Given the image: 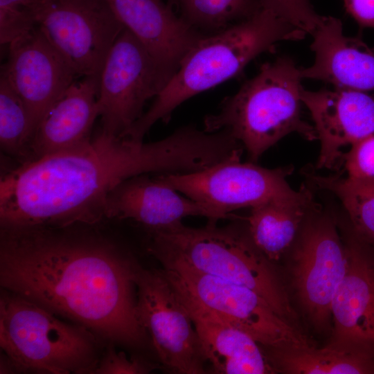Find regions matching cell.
I'll list each match as a JSON object with an SVG mask.
<instances>
[{
    "label": "cell",
    "mask_w": 374,
    "mask_h": 374,
    "mask_svg": "<svg viewBox=\"0 0 374 374\" xmlns=\"http://www.w3.org/2000/svg\"><path fill=\"white\" fill-rule=\"evenodd\" d=\"M87 225L1 226V286L108 344L140 345L136 263Z\"/></svg>",
    "instance_id": "6da1fadb"
},
{
    "label": "cell",
    "mask_w": 374,
    "mask_h": 374,
    "mask_svg": "<svg viewBox=\"0 0 374 374\" xmlns=\"http://www.w3.org/2000/svg\"><path fill=\"white\" fill-rule=\"evenodd\" d=\"M213 160L211 139L193 126L151 143L101 130L2 177L1 226L94 224L106 217L107 197L125 180L142 174L199 171Z\"/></svg>",
    "instance_id": "7a4b0ae2"
},
{
    "label": "cell",
    "mask_w": 374,
    "mask_h": 374,
    "mask_svg": "<svg viewBox=\"0 0 374 374\" xmlns=\"http://www.w3.org/2000/svg\"><path fill=\"white\" fill-rule=\"evenodd\" d=\"M306 34L262 6L249 19L202 37L124 136L143 141L153 125L159 121L168 122L173 111L184 101L237 75L255 57L271 51L277 43L301 40Z\"/></svg>",
    "instance_id": "3957f363"
},
{
    "label": "cell",
    "mask_w": 374,
    "mask_h": 374,
    "mask_svg": "<svg viewBox=\"0 0 374 374\" xmlns=\"http://www.w3.org/2000/svg\"><path fill=\"white\" fill-rule=\"evenodd\" d=\"M302 79L301 68L290 57L264 63L253 78L222 101L217 113L204 118V130L227 131L253 163L291 133L317 140L314 126L302 118Z\"/></svg>",
    "instance_id": "277c9868"
},
{
    "label": "cell",
    "mask_w": 374,
    "mask_h": 374,
    "mask_svg": "<svg viewBox=\"0 0 374 374\" xmlns=\"http://www.w3.org/2000/svg\"><path fill=\"white\" fill-rule=\"evenodd\" d=\"M148 249L159 261L172 260L235 284L261 296L285 320L294 318L286 292L269 260L255 246L247 230L236 225L202 228L182 222L150 230Z\"/></svg>",
    "instance_id": "5b68a950"
},
{
    "label": "cell",
    "mask_w": 374,
    "mask_h": 374,
    "mask_svg": "<svg viewBox=\"0 0 374 374\" xmlns=\"http://www.w3.org/2000/svg\"><path fill=\"white\" fill-rule=\"evenodd\" d=\"M100 339L87 328L62 320L38 304L2 290L1 373H94Z\"/></svg>",
    "instance_id": "8992f818"
},
{
    "label": "cell",
    "mask_w": 374,
    "mask_h": 374,
    "mask_svg": "<svg viewBox=\"0 0 374 374\" xmlns=\"http://www.w3.org/2000/svg\"><path fill=\"white\" fill-rule=\"evenodd\" d=\"M292 166L274 169L240 158L226 160L202 170L161 173L158 177L180 193L216 213L220 219L238 218L232 211L270 202H292L312 195L307 186L291 188L287 177Z\"/></svg>",
    "instance_id": "52a82bcc"
},
{
    "label": "cell",
    "mask_w": 374,
    "mask_h": 374,
    "mask_svg": "<svg viewBox=\"0 0 374 374\" xmlns=\"http://www.w3.org/2000/svg\"><path fill=\"white\" fill-rule=\"evenodd\" d=\"M172 286L269 348L310 346L255 291L172 260L160 261Z\"/></svg>",
    "instance_id": "ba28073f"
},
{
    "label": "cell",
    "mask_w": 374,
    "mask_h": 374,
    "mask_svg": "<svg viewBox=\"0 0 374 374\" xmlns=\"http://www.w3.org/2000/svg\"><path fill=\"white\" fill-rule=\"evenodd\" d=\"M173 75L125 27L100 75L98 105L101 130L123 137L145 112L148 100L155 98Z\"/></svg>",
    "instance_id": "9c48e42d"
},
{
    "label": "cell",
    "mask_w": 374,
    "mask_h": 374,
    "mask_svg": "<svg viewBox=\"0 0 374 374\" xmlns=\"http://www.w3.org/2000/svg\"><path fill=\"white\" fill-rule=\"evenodd\" d=\"M136 311L161 362L184 374L205 373L206 361L188 312L164 272L136 264Z\"/></svg>",
    "instance_id": "30bf717a"
},
{
    "label": "cell",
    "mask_w": 374,
    "mask_h": 374,
    "mask_svg": "<svg viewBox=\"0 0 374 374\" xmlns=\"http://www.w3.org/2000/svg\"><path fill=\"white\" fill-rule=\"evenodd\" d=\"M38 27L77 76L100 75L125 28L107 0H51Z\"/></svg>",
    "instance_id": "8fae6325"
},
{
    "label": "cell",
    "mask_w": 374,
    "mask_h": 374,
    "mask_svg": "<svg viewBox=\"0 0 374 374\" xmlns=\"http://www.w3.org/2000/svg\"><path fill=\"white\" fill-rule=\"evenodd\" d=\"M294 285L310 320L327 326L331 303L348 266L346 244L333 218L319 205L305 220L294 252Z\"/></svg>",
    "instance_id": "7c38bea8"
},
{
    "label": "cell",
    "mask_w": 374,
    "mask_h": 374,
    "mask_svg": "<svg viewBox=\"0 0 374 374\" xmlns=\"http://www.w3.org/2000/svg\"><path fill=\"white\" fill-rule=\"evenodd\" d=\"M1 76L26 106L31 140L46 113L77 77L38 26L9 44Z\"/></svg>",
    "instance_id": "4fadbf2b"
},
{
    "label": "cell",
    "mask_w": 374,
    "mask_h": 374,
    "mask_svg": "<svg viewBox=\"0 0 374 374\" xmlns=\"http://www.w3.org/2000/svg\"><path fill=\"white\" fill-rule=\"evenodd\" d=\"M301 98L320 141L316 169L337 168L343 159V148L374 133V96L366 91L303 87Z\"/></svg>",
    "instance_id": "5bb4252c"
},
{
    "label": "cell",
    "mask_w": 374,
    "mask_h": 374,
    "mask_svg": "<svg viewBox=\"0 0 374 374\" xmlns=\"http://www.w3.org/2000/svg\"><path fill=\"white\" fill-rule=\"evenodd\" d=\"M346 246L348 266L331 303L327 347L374 356V267L359 240L350 238Z\"/></svg>",
    "instance_id": "9a60e30c"
},
{
    "label": "cell",
    "mask_w": 374,
    "mask_h": 374,
    "mask_svg": "<svg viewBox=\"0 0 374 374\" xmlns=\"http://www.w3.org/2000/svg\"><path fill=\"white\" fill-rule=\"evenodd\" d=\"M107 218L131 219L150 230L165 229L188 216H202L210 222L220 220L211 209L163 182L158 176L139 175L118 185L109 195Z\"/></svg>",
    "instance_id": "2e32d148"
},
{
    "label": "cell",
    "mask_w": 374,
    "mask_h": 374,
    "mask_svg": "<svg viewBox=\"0 0 374 374\" xmlns=\"http://www.w3.org/2000/svg\"><path fill=\"white\" fill-rule=\"evenodd\" d=\"M314 54L311 66L301 68V78L336 88L374 90V50L359 37L344 34L341 21L328 16L312 35Z\"/></svg>",
    "instance_id": "e0dca14e"
},
{
    "label": "cell",
    "mask_w": 374,
    "mask_h": 374,
    "mask_svg": "<svg viewBox=\"0 0 374 374\" xmlns=\"http://www.w3.org/2000/svg\"><path fill=\"white\" fill-rule=\"evenodd\" d=\"M123 26L156 61L173 73L186 54L204 37L162 0H107Z\"/></svg>",
    "instance_id": "ac0fdd59"
},
{
    "label": "cell",
    "mask_w": 374,
    "mask_h": 374,
    "mask_svg": "<svg viewBox=\"0 0 374 374\" xmlns=\"http://www.w3.org/2000/svg\"><path fill=\"white\" fill-rule=\"evenodd\" d=\"M99 82L100 75L85 76L75 81L51 106L30 141L29 161L90 138L93 123L99 116Z\"/></svg>",
    "instance_id": "d6986e66"
},
{
    "label": "cell",
    "mask_w": 374,
    "mask_h": 374,
    "mask_svg": "<svg viewBox=\"0 0 374 374\" xmlns=\"http://www.w3.org/2000/svg\"><path fill=\"white\" fill-rule=\"evenodd\" d=\"M175 290L192 319L204 357L211 364L215 373H273L272 366L254 339L219 318L186 294Z\"/></svg>",
    "instance_id": "ffe728a7"
},
{
    "label": "cell",
    "mask_w": 374,
    "mask_h": 374,
    "mask_svg": "<svg viewBox=\"0 0 374 374\" xmlns=\"http://www.w3.org/2000/svg\"><path fill=\"white\" fill-rule=\"evenodd\" d=\"M319 204L313 195L292 202H270L250 208L247 232L270 261L278 260L292 246L311 212Z\"/></svg>",
    "instance_id": "44dd1931"
},
{
    "label": "cell",
    "mask_w": 374,
    "mask_h": 374,
    "mask_svg": "<svg viewBox=\"0 0 374 374\" xmlns=\"http://www.w3.org/2000/svg\"><path fill=\"white\" fill-rule=\"evenodd\" d=\"M271 361L278 371L292 374L374 373V356L326 346L274 348Z\"/></svg>",
    "instance_id": "7402d4cb"
},
{
    "label": "cell",
    "mask_w": 374,
    "mask_h": 374,
    "mask_svg": "<svg viewBox=\"0 0 374 374\" xmlns=\"http://www.w3.org/2000/svg\"><path fill=\"white\" fill-rule=\"evenodd\" d=\"M305 174L316 187L339 199L357 238L374 246V179Z\"/></svg>",
    "instance_id": "603a6c76"
},
{
    "label": "cell",
    "mask_w": 374,
    "mask_h": 374,
    "mask_svg": "<svg viewBox=\"0 0 374 374\" xmlns=\"http://www.w3.org/2000/svg\"><path fill=\"white\" fill-rule=\"evenodd\" d=\"M180 17L204 36L223 31L256 14L261 0H170Z\"/></svg>",
    "instance_id": "cb8c5ba5"
},
{
    "label": "cell",
    "mask_w": 374,
    "mask_h": 374,
    "mask_svg": "<svg viewBox=\"0 0 374 374\" xmlns=\"http://www.w3.org/2000/svg\"><path fill=\"white\" fill-rule=\"evenodd\" d=\"M31 133L26 106L8 82L0 75V144L2 150L20 159L29 160Z\"/></svg>",
    "instance_id": "d4e9b609"
},
{
    "label": "cell",
    "mask_w": 374,
    "mask_h": 374,
    "mask_svg": "<svg viewBox=\"0 0 374 374\" xmlns=\"http://www.w3.org/2000/svg\"><path fill=\"white\" fill-rule=\"evenodd\" d=\"M261 2L262 6L310 35L325 17L314 10L311 0H261Z\"/></svg>",
    "instance_id": "484cf974"
},
{
    "label": "cell",
    "mask_w": 374,
    "mask_h": 374,
    "mask_svg": "<svg viewBox=\"0 0 374 374\" xmlns=\"http://www.w3.org/2000/svg\"><path fill=\"white\" fill-rule=\"evenodd\" d=\"M347 177L352 179H374V133L359 140L343 154Z\"/></svg>",
    "instance_id": "4316f807"
},
{
    "label": "cell",
    "mask_w": 374,
    "mask_h": 374,
    "mask_svg": "<svg viewBox=\"0 0 374 374\" xmlns=\"http://www.w3.org/2000/svg\"><path fill=\"white\" fill-rule=\"evenodd\" d=\"M154 369V366L137 358H130L123 352H117L112 344L100 357L94 373L143 374Z\"/></svg>",
    "instance_id": "83f0119b"
},
{
    "label": "cell",
    "mask_w": 374,
    "mask_h": 374,
    "mask_svg": "<svg viewBox=\"0 0 374 374\" xmlns=\"http://www.w3.org/2000/svg\"><path fill=\"white\" fill-rule=\"evenodd\" d=\"M347 12L360 26L374 28V0H343Z\"/></svg>",
    "instance_id": "f1b7e54d"
},
{
    "label": "cell",
    "mask_w": 374,
    "mask_h": 374,
    "mask_svg": "<svg viewBox=\"0 0 374 374\" xmlns=\"http://www.w3.org/2000/svg\"><path fill=\"white\" fill-rule=\"evenodd\" d=\"M51 0H0V8H12L31 11L36 17Z\"/></svg>",
    "instance_id": "f546056e"
},
{
    "label": "cell",
    "mask_w": 374,
    "mask_h": 374,
    "mask_svg": "<svg viewBox=\"0 0 374 374\" xmlns=\"http://www.w3.org/2000/svg\"><path fill=\"white\" fill-rule=\"evenodd\" d=\"M168 1H170V0H168Z\"/></svg>",
    "instance_id": "4dcf8cb0"
}]
</instances>
